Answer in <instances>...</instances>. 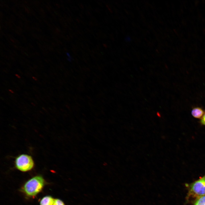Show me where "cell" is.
<instances>
[{
    "instance_id": "cell-1",
    "label": "cell",
    "mask_w": 205,
    "mask_h": 205,
    "mask_svg": "<svg viewBox=\"0 0 205 205\" xmlns=\"http://www.w3.org/2000/svg\"><path fill=\"white\" fill-rule=\"evenodd\" d=\"M45 183L42 176L36 175L27 181L24 184L22 189L27 196L34 197L42 191Z\"/></svg>"
},
{
    "instance_id": "cell-2",
    "label": "cell",
    "mask_w": 205,
    "mask_h": 205,
    "mask_svg": "<svg viewBox=\"0 0 205 205\" xmlns=\"http://www.w3.org/2000/svg\"><path fill=\"white\" fill-rule=\"evenodd\" d=\"M15 165L18 170L26 172L31 170L34 167V163L30 155L23 154L16 157L15 161Z\"/></svg>"
},
{
    "instance_id": "cell-3",
    "label": "cell",
    "mask_w": 205,
    "mask_h": 205,
    "mask_svg": "<svg viewBox=\"0 0 205 205\" xmlns=\"http://www.w3.org/2000/svg\"><path fill=\"white\" fill-rule=\"evenodd\" d=\"M190 193L198 198L205 195V175L191 185Z\"/></svg>"
},
{
    "instance_id": "cell-4",
    "label": "cell",
    "mask_w": 205,
    "mask_h": 205,
    "mask_svg": "<svg viewBox=\"0 0 205 205\" xmlns=\"http://www.w3.org/2000/svg\"><path fill=\"white\" fill-rule=\"evenodd\" d=\"M204 112V110L201 108L197 107L192 108L191 113L194 118L200 119L203 115Z\"/></svg>"
},
{
    "instance_id": "cell-5",
    "label": "cell",
    "mask_w": 205,
    "mask_h": 205,
    "mask_svg": "<svg viewBox=\"0 0 205 205\" xmlns=\"http://www.w3.org/2000/svg\"><path fill=\"white\" fill-rule=\"evenodd\" d=\"M55 199L50 196L44 197L40 200V205H53Z\"/></svg>"
},
{
    "instance_id": "cell-6",
    "label": "cell",
    "mask_w": 205,
    "mask_h": 205,
    "mask_svg": "<svg viewBox=\"0 0 205 205\" xmlns=\"http://www.w3.org/2000/svg\"><path fill=\"white\" fill-rule=\"evenodd\" d=\"M194 205H205V195L198 198Z\"/></svg>"
},
{
    "instance_id": "cell-7",
    "label": "cell",
    "mask_w": 205,
    "mask_h": 205,
    "mask_svg": "<svg viewBox=\"0 0 205 205\" xmlns=\"http://www.w3.org/2000/svg\"><path fill=\"white\" fill-rule=\"evenodd\" d=\"M53 205H65V203L60 199L56 198L55 199L54 203Z\"/></svg>"
},
{
    "instance_id": "cell-8",
    "label": "cell",
    "mask_w": 205,
    "mask_h": 205,
    "mask_svg": "<svg viewBox=\"0 0 205 205\" xmlns=\"http://www.w3.org/2000/svg\"><path fill=\"white\" fill-rule=\"evenodd\" d=\"M200 123L201 125L205 126V112L202 117L200 119Z\"/></svg>"
},
{
    "instance_id": "cell-9",
    "label": "cell",
    "mask_w": 205,
    "mask_h": 205,
    "mask_svg": "<svg viewBox=\"0 0 205 205\" xmlns=\"http://www.w3.org/2000/svg\"><path fill=\"white\" fill-rule=\"evenodd\" d=\"M156 114H157V116L159 117H161V115L160 113L159 112H157Z\"/></svg>"
},
{
    "instance_id": "cell-10",
    "label": "cell",
    "mask_w": 205,
    "mask_h": 205,
    "mask_svg": "<svg viewBox=\"0 0 205 205\" xmlns=\"http://www.w3.org/2000/svg\"><path fill=\"white\" fill-rule=\"evenodd\" d=\"M15 75V76H16L17 78H20V77L19 75H18V74H16Z\"/></svg>"
},
{
    "instance_id": "cell-11",
    "label": "cell",
    "mask_w": 205,
    "mask_h": 205,
    "mask_svg": "<svg viewBox=\"0 0 205 205\" xmlns=\"http://www.w3.org/2000/svg\"><path fill=\"white\" fill-rule=\"evenodd\" d=\"M9 91L11 93H14V92L12 90L9 89Z\"/></svg>"
},
{
    "instance_id": "cell-12",
    "label": "cell",
    "mask_w": 205,
    "mask_h": 205,
    "mask_svg": "<svg viewBox=\"0 0 205 205\" xmlns=\"http://www.w3.org/2000/svg\"><path fill=\"white\" fill-rule=\"evenodd\" d=\"M32 78L35 81H37V79L35 77H32Z\"/></svg>"
},
{
    "instance_id": "cell-13",
    "label": "cell",
    "mask_w": 205,
    "mask_h": 205,
    "mask_svg": "<svg viewBox=\"0 0 205 205\" xmlns=\"http://www.w3.org/2000/svg\"><path fill=\"white\" fill-rule=\"evenodd\" d=\"M11 41H12V42H14V40H13L12 39H11Z\"/></svg>"
}]
</instances>
